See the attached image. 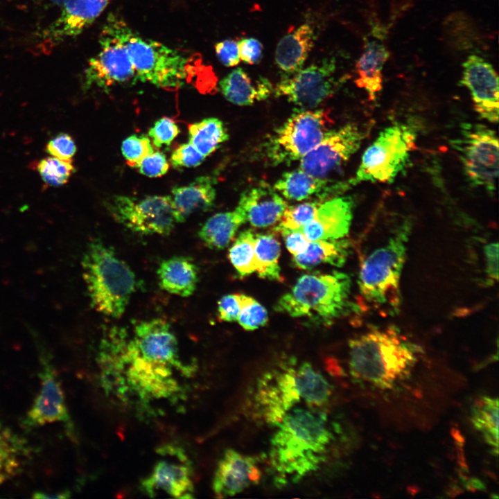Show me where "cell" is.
<instances>
[{"label":"cell","instance_id":"obj_1","mask_svg":"<svg viewBox=\"0 0 499 499\" xmlns=\"http://www.w3.org/2000/svg\"><path fill=\"white\" fill-rule=\"evenodd\" d=\"M275 426L269 460L277 484L297 482L320 468L333 437L326 412L297 406Z\"/></svg>","mask_w":499,"mask_h":499},{"label":"cell","instance_id":"obj_2","mask_svg":"<svg viewBox=\"0 0 499 499\" xmlns=\"http://www.w3.org/2000/svg\"><path fill=\"white\" fill-rule=\"evenodd\" d=\"M332 394L331 385L310 363L293 360L265 372L252 396V410L265 423L276 426L299 403L320 406Z\"/></svg>","mask_w":499,"mask_h":499},{"label":"cell","instance_id":"obj_3","mask_svg":"<svg viewBox=\"0 0 499 499\" xmlns=\"http://www.w3.org/2000/svg\"><path fill=\"white\" fill-rule=\"evenodd\" d=\"M418 351L394 326L371 328L349 340V371L360 380L392 388L410 374Z\"/></svg>","mask_w":499,"mask_h":499},{"label":"cell","instance_id":"obj_4","mask_svg":"<svg viewBox=\"0 0 499 499\" xmlns=\"http://www.w3.org/2000/svg\"><path fill=\"white\" fill-rule=\"evenodd\" d=\"M351 281L345 273L306 274L278 300L275 309L292 317L329 325L361 309L351 299Z\"/></svg>","mask_w":499,"mask_h":499},{"label":"cell","instance_id":"obj_5","mask_svg":"<svg viewBox=\"0 0 499 499\" xmlns=\"http://www.w3.org/2000/svg\"><path fill=\"white\" fill-rule=\"evenodd\" d=\"M410 229L409 222H403L362 259L358 277L362 305L387 314L399 310L400 279Z\"/></svg>","mask_w":499,"mask_h":499},{"label":"cell","instance_id":"obj_6","mask_svg":"<svg viewBox=\"0 0 499 499\" xmlns=\"http://www.w3.org/2000/svg\"><path fill=\"white\" fill-rule=\"evenodd\" d=\"M82 268L91 306L105 315L121 317L136 290L131 268L99 239L87 245Z\"/></svg>","mask_w":499,"mask_h":499},{"label":"cell","instance_id":"obj_7","mask_svg":"<svg viewBox=\"0 0 499 499\" xmlns=\"http://www.w3.org/2000/svg\"><path fill=\"white\" fill-rule=\"evenodd\" d=\"M124 44L138 80L157 87L174 90L189 76V60L179 51L140 35L115 14L104 25Z\"/></svg>","mask_w":499,"mask_h":499},{"label":"cell","instance_id":"obj_8","mask_svg":"<svg viewBox=\"0 0 499 499\" xmlns=\"http://www.w3.org/2000/svg\"><path fill=\"white\" fill-rule=\"evenodd\" d=\"M416 139L417 133L410 125L395 123L385 128L364 152L354 177L347 184L393 182L407 165Z\"/></svg>","mask_w":499,"mask_h":499},{"label":"cell","instance_id":"obj_9","mask_svg":"<svg viewBox=\"0 0 499 499\" xmlns=\"http://www.w3.org/2000/svg\"><path fill=\"white\" fill-rule=\"evenodd\" d=\"M451 145L458 152L466 176L472 186L490 194L496 190L498 176V139L484 125L465 123Z\"/></svg>","mask_w":499,"mask_h":499},{"label":"cell","instance_id":"obj_10","mask_svg":"<svg viewBox=\"0 0 499 499\" xmlns=\"http://www.w3.org/2000/svg\"><path fill=\"white\" fill-rule=\"evenodd\" d=\"M331 120L323 110H298L277 128L268 146L274 164L301 159L331 130Z\"/></svg>","mask_w":499,"mask_h":499},{"label":"cell","instance_id":"obj_11","mask_svg":"<svg viewBox=\"0 0 499 499\" xmlns=\"http://www.w3.org/2000/svg\"><path fill=\"white\" fill-rule=\"evenodd\" d=\"M106 204L118 222L139 234L166 236L177 223L170 195H114Z\"/></svg>","mask_w":499,"mask_h":499},{"label":"cell","instance_id":"obj_12","mask_svg":"<svg viewBox=\"0 0 499 499\" xmlns=\"http://www.w3.org/2000/svg\"><path fill=\"white\" fill-rule=\"evenodd\" d=\"M159 459L141 482L149 497L164 493L174 498H192L194 493L193 467L184 450L173 444L157 450Z\"/></svg>","mask_w":499,"mask_h":499},{"label":"cell","instance_id":"obj_13","mask_svg":"<svg viewBox=\"0 0 499 499\" xmlns=\"http://www.w3.org/2000/svg\"><path fill=\"white\" fill-rule=\"evenodd\" d=\"M335 70V59L324 58L293 73L284 74L275 93L286 96L299 110L314 109L333 94Z\"/></svg>","mask_w":499,"mask_h":499},{"label":"cell","instance_id":"obj_14","mask_svg":"<svg viewBox=\"0 0 499 499\" xmlns=\"http://www.w3.org/2000/svg\"><path fill=\"white\" fill-rule=\"evenodd\" d=\"M364 133L354 123L330 130L300 159V168L315 177L327 180L359 149L365 138Z\"/></svg>","mask_w":499,"mask_h":499},{"label":"cell","instance_id":"obj_15","mask_svg":"<svg viewBox=\"0 0 499 499\" xmlns=\"http://www.w3.org/2000/svg\"><path fill=\"white\" fill-rule=\"evenodd\" d=\"M85 84L107 89L134 83L137 76L123 42L103 26L100 36V49L88 62L85 71Z\"/></svg>","mask_w":499,"mask_h":499},{"label":"cell","instance_id":"obj_16","mask_svg":"<svg viewBox=\"0 0 499 499\" xmlns=\"http://www.w3.org/2000/svg\"><path fill=\"white\" fill-rule=\"evenodd\" d=\"M39 392L26 414L22 426L33 429L49 423H60L73 438L76 432L65 401L64 393L58 373L46 357L41 359Z\"/></svg>","mask_w":499,"mask_h":499},{"label":"cell","instance_id":"obj_17","mask_svg":"<svg viewBox=\"0 0 499 499\" xmlns=\"http://www.w3.org/2000/svg\"><path fill=\"white\" fill-rule=\"evenodd\" d=\"M131 343L135 351L147 360L172 367L189 376L194 371L193 365L181 359L177 338L170 324L161 319L138 322Z\"/></svg>","mask_w":499,"mask_h":499},{"label":"cell","instance_id":"obj_18","mask_svg":"<svg viewBox=\"0 0 499 499\" xmlns=\"http://www.w3.org/2000/svg\"><path fill=\"white\" fill-rule=\"evenodd\" d=\"M113 0H65L58 17L39 37L40 44L50 49L74 37L88 28Z\"/></svg>","mask_w":499,"mask_h":499},{"label":"cell","instance_id":"obj_19","mask_svg":"<svg viewBox=\"0 0 499 499\" xmlns=\"http://www.w3.org/2000/svg\"><path fill=\"white\" fill-rule=\"evenodd\" d=\"M461 85L470 91L477 113L486 121H498V76L493 66L482 58L471 55L462 64Z\"/></svg>","mask_w":499,"mask_h":499},{"label":"cell","instance_id":"obj_20","mask_svg":"<svg viewBox=\"0 0 499 499\" xmlns=\"http://www.w3.org/2000/svg\"><path fill=\"white\" fill-rule=\"evenodd\" d=\"M261 476L254 457L227 449L217 463L212 489L217 498L232 497L258 484Z\"/></svg>","mask_w":499,"mask_h":499},{"label":"cell","instance_id":"obj_21","mask_svg":"<svg viewBox=\"0 0 499 499\" xmlns=\"http://www.w3.org/2000/svg\"><path fill=\"white\" fill-rule=\"evenodd\" d=\"M351 197L333 198L319 204L315 218L301 228L310 241L340 240L349 233L353 218Z\"/></svg>","mask_w":499,"mask_h":499},{"label":"cell","instance_id":"obj_22","mask_svg":"<svg viewBox=\"0 0 499 499\" xmlns=\"http://www.w3.org/2000/svg\"><path fill=\"white\" fill-rule=\"evenodd\" d=\"M287 202L266 183L248 189L240 195L238 207L254 227H267L280 220Z\"/></svg>","mask_w":499,"mask_h":499},{"label":"cell","instance_id":"obj_23","mask_svg":"<svg viewBox=\"0 0 499 499\" xmlns=\"http://www.w3.org/2000/svg\"><path fill=\"white\" fill-rule=\"evenodd\" d=\"M215 182L209 176H201L186 186L172 189V202L175 217L183 222L191 214L210 210L216 200Z\"/></svg>","mask_w":499,"mask_h":499},{"label":"cell","instance_id":"obj_24","mask_svg":"<svg viewBox=\"0 0 499 499\" xmlns=\"http://www.w3.org/2000/svg\"><path fill=\"white\" fill-rule=\"evenodd\" d=\"M374 32L376 34H373V39L365 40L363 51L356 62L358 77L355 81L358 87L367 92L371 100L376 98V94L382 89V70L389 56L381 39L383 35Z\"/></svg>","mask_w":499,"mask_h":499},{"label":"cell","instance_id":"obj_25","mask_svg":"<svg viewBox=\"0 0 499 499\" xmlns=\"http://www.w3.org/2000/svg\"><path fill=\"white\" fill-rule=\"evenodd\" d=\"M157 277L159 286L164 290L188 297L196 290L199 272L191 259L175 256L161 261L157 269Z\"/></svg>","mask_w":499,"mask_h":499},{"label":"cell","instance_id":"obj_26","mask_svg":"<svg viewBox=\"0 0 499 499\" xmlns=\"http://www.w3.org/2000/svg\"><path fill=\"white\" fill-rule=\"evenodd\" d=\"M315 38L314 29L308 23L301 24L283 36L275 51V62L279 68L285 74L301 69L313 47Z\"/></svg>","mask_w":499,"mask_h":499},{"label":"cell","instance_id":"obj_27","mask_svg":"<svg viewBox=\"0 0 499 499\" xmlns=\"http://www.w3.org/2000/svg\"><path fill=\"white\" fill-rule=\"evenodd\" d=\"M224 97L237 105H251L256 100L266 99L272 93V85L265 78H260L254 86L246 73L240 67L227 74L219 83Z\"/></svg>","mask_w":499,"mask_h":499},{"label":"cell","instance_id":"obj_28","mask_svg":"<svg viewBox=\"0 0 499 499\" xmlns=\"http://www.w3.org/2000/svg\"><path fill=\"white\" fill-rule=\"evenodd\" d=\"M30 449L26 439L0 421V484L22 471Z\"/></svg>","mask_w":499,"mask_h":499},{"label":"cell","instance_id":"obj_29","mask_svg":"<svg viewBox=\"0 0 499 499\" xmlns=\"http://www.w3.org/2000/svg\"><path fill=\"white\" fill-rule=\"evenodd\" d=\"M245 217L238 208L232 211L218 213L209 218L198 231V236L209 248L222 250L234 238Z\"/></svg>","mask_w":499,"mask_h":499},{"label":"cell","instance_id":"obj_30","mask_svg":"<svg viewBox=\"0 0 499 499\" xmlns=\"http://www.w3.org/2000/svg\"><path fill=\"white\" fill-rule=\"evenodd\" d=\"M348 244L344 240H317L310 241L301 253L293 256L295 267L311 269L322 263L342 266L347 256Z\"/></svg>","mask_w":499,"mask_h":499},{"label":"cell","instance_id":"obj_31","mask_svg":"<svg viewBox=\"0 0 499 499\" xmlns=\"http://www.w3.org/2000/svg\"><path fill=\"white\" fill-rule=\"evenodd\" d=\"M327 183V180L315 177L299 168L284 173L274 189L286 199L300 201L320 193Z\"/></svg>","mask_w":499,"mask_h":499},{"label":"cell","instance_id":"obj_32","mask_svg":"<svg viewBox=\"0 0 499 499\" xmlns=\"http://www.w3.org/2000/svg\"><path fill=\"white\" fill-rule=\"evenodd\" d=\"M471 421L496 455L498 451V399L484 396L471 409Z\"/></svg>","mask_w":499,"mask_h":499},{"label":"cell","instance_id":"obj_33","mask_svg":"<svg viewBox=\"0 0 499 499\" xmlns=\"http://www.w3.org/2000/svg\"><path fill=\"white\" fill-rule=\"evenodd\" d=\"M228 138L226 127L217 118H207L189 125V143L204 157L214 152Z\"/></svg>","mask_w":499,"mask_h":499},{"label":"cell","instance_id":"obj_34","mask_svg":"<svg viewBox=\"0 0 499 499\" xmlns=\"http://www.w3.org/2000/svg\"><path fill=\"white\" fill-rule=\"evenodd\" d=\"M254 252L256 270L261 278L282 281L279 265L280 243L271 234H255Z\"/></svg>","mask_w":499,"mask_h":499},{"label":"cell","instance_id":"obj_35","mask_svg":"<svg viewBox=\"0 0 499 499\" xmlns=\"http://www.w3.org/2000/svg\"><path fill=\"white\" fill-rule=\"evenodd\" d=\"M255 234L250 229L241 231L229 250L228 258L241 277L256 270L254 252Z\"/></svg>","mask_w":499,"mask_h":499},{"label":"cell","instance_id":"obj_36","mask_svg":"<svg viewBox=\"0 0 499 499\" xmlns=\"http://www.w3.org/2000/svg\"><path fill=\"white\" fill-rule=\"evenodd\" d=\"M37 169L46 184L55 187L68 182L74 167L71 161L51 157L41 159L37 165Z\"/></svg>","mask_w":499,"mask_h":499},{"label":"cell","instance_id":"obj_37","mask_svg":"<svg viewBox=\"0 0 499 499\" xmlns=\"http://www.w3.org/2000/svg\"><path fill=\"white\" fill-rule=\"evenodd\" d=\"M320 204L315 201L306 202L294 206H287L280 219V223L276 229L301 230L304 225L315 218Z\"/></svg>","mask_w":499,"mask_h":499},{"label":"cell","instance_id":"obj_38","mask_svg":"<svg viewBox=\"0 0 499 499\" xmlns=\"http://www.w3.org/2000/svg\"><path fill=\"white\" fill-rule=\"evenodd\" d=\"M237 321L244 329L253 331L267 324L268 312L256 299L243 295L242 308Z\"/></svg>","mask_w":499,"mask_h":499},{"label":"cell","instance_id":"obj_39","mask_svg":"<svg viewBox=\"0 0 499 499\" xmlns=\"http://www.w3.org/2000/svg\"><path fill=\"white\" fill-rule=\"evenodd\" d=\"M121 152L128 164L136 167L145 157L153 152L154 149L146 135L133 134L122 142Z\"/></svg>","mask_w":499,"mask_h":499},{"label":"cell","instance_id":"obj_40","mask_svg":"<svg viewBox=\"0 0 499 499\" xmlns=\"http://www.w3.org/2000/svg\"><path fill=\"white\" fill-rule=\"evenodd\" d=\"M179 133L180 129L177 125L168 117H163L157 120L148 131L152 144L157 148L169 146Z\"/></svg>","mask_w":499,"mask_h":499},{"label":"cell","instance_id":"obj_41","mask_svg":"<svg viewBox=\"0 0 499 499\" xmlns=\"http://www.w3.org/2000/svg\"><path fill=\"white\" fill-rule=\"evenodd\" d=\"M46 149L52 157L71 161L76 152V146L69 134L60 133L48 142Z\"/></svg>","mask_w":499,"mask_h":499},{"label":"cell","instance_id":"obj_42","mask_svg":"<svg viewBox=\"0 0 499 499\" xmlns=\"http://www.w3.org/2000/svg\"><path fill=\"white\" fill-rule=\"evenodd\" d=\"M205 157L189 142L180 145L170 156L174 168L195 167L202 164Z\"/></svg>","mask_w":499,"mask_h":499},{"label":"cell","instance_id":"obj_43","mask_svg":"<svg viewBox=\"0 0 499 499\" xmlns=\"http://www.w3.org/2000/svg\"><path fill=\"white\" fill-rule=\"evenodd\" d=\"M141 174L150 177H157L165 175L169 168V164L164 153L154 151L145 157L136 166Z\"/></svg>","mask_w":499,"mask_h":499},{"label":"cell","instance_id":"obj_44","mask_svg":"<svg viewBox=\"0 0 499 499\" xmlns=\"http://www.w3.org/2000/svg\"><path fill=\"white\" fill-rule=\"evenodd\" d=\"M243 294H228L220 298L218 303V313L220 320H238L243 304Z\"/></svg>","mask_w":499,"mask_h":499},{"label":"cell","instance_id":"obj_45","mask_svg":"<svg viewBox=\"0 0 499 499\" xmlns=\"http://www.w3.org/2000/svg\"><path fill=\"white\" fill-rule=\"evenodd\" d=\"M240 60L250 64H258L263 57V45L257 39L245 37L238 42Z\"/></svg>","mask_w":499,"mask_h":499},{"label":"cell","instance_id":"obj_46","mask_svg":"<svg viewBox=\"0 0 499 499\" xmlns=\"http://www.w3.org/2000/svg\"><path fill=\"white\" fill-rule=\"evenodd\" d=\"M215 52L218 60L225 67H235L240 61L238 42L234 40L228 39L218 42L215 45Z\"/></svg>","mask_w":499,"mask_h":499},{"label":"cell","instance_id":"obj_47","mask_svg":"<svg viewBox=\"0 0 499 499\" xmlns=\"http://www.w3.org/2000/svg\"><path fill=\"white\" fill-rule=\"evenodd\" d=\"M283 236L287 250L293 256L303 252L310 242L300 229H276Z\"/></svg>","mask_w":499,"mask_h":499},{"label":"cell","instance_id":"obj_48","mask_svg":"<svg viewBox=\"0 0 499 499\" xmlns=\"http://www.w3.org/2000/svg\"><path fill=\"white\" fill-rule=\"evenodd\" d=\"M484 259V270L489 279L498 281V244L492 242L484 245L483 248Z\"/></svg>","mask_w":499,"mask_h":499},{"label":"cell","instance_id":"obj_49","mask_svg":"<svg viewBox=\"0 0 499 499\" xmlns=\"http://www.w3.org/2000/svg\"><path fill=\"white\" fill-rule=\"evenodd\" d=\"M68 494L69 493L67 491L56 493L53 495L52 493L49 494L44 492H37L34 493L33 497L35 498H65L69 497Z\"/></svg>","mask_w":499,"mask_h":499},{"label":"cell","instance_id":"obj_50","mask_svg":"<svg viewBox=\"0 0 499 499\" xmlns=\"http://www.w3.org/2000/svg\"><path fill=\"white\" fill-rule=\"evenodd\" d=\"M37 3L44 6L53 7L61 6L65 0H35Z\"/></svg>","mask_w":499,"mask_h":499}]
</instances>
